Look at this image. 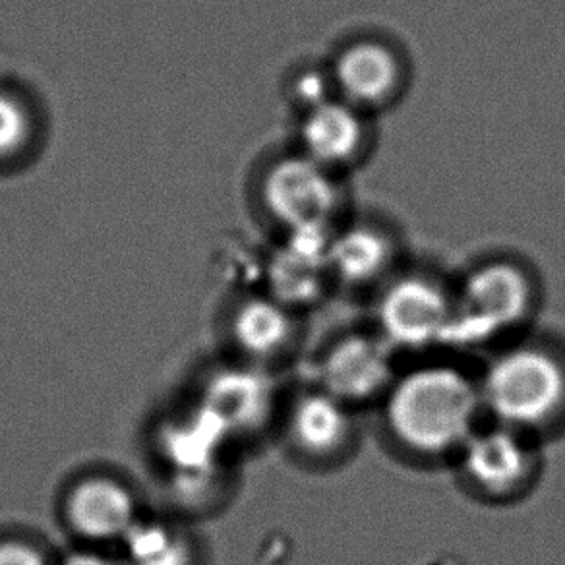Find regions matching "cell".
<instances>
[{
    "label": "cell",
    "instance_id": "6da1fadb",
    "mask_svg": "<svg viewBox=\"0 0 565 565\" xmlns=\"http://www.w3.org/2000/svg\"><path fill=\"white\" fill-rule=\"evenodd\" d=\"M380 405L393 446L426 463L454 461L487 416L479 374L446 359L401 369Z\"/></svg>",
    "mask_w": 565,
    "mask_h": 565
},
{
    "label": "cell",
    "instance_id": "7a4b0ae2",
    "mask_svg": "<svg viewBox=\"0 0 565 565\" xmlns=\"http://www.w3.org/2000/svg\"><path fill=\"white\" fill-rule=\"evenodd\" d=\"M484 413L539 438L565 423V353L546 339L503 347L479 372Z\"/></svg>",
    "mask_w": 565,
    "mask_h": 565
},
{
    "label": "cell",
    "instance_id": "3957f363",
    "mask_svg": "<svg viewBox=\"0 0 565 565\" xmlns=\"http://www.w3.org/2000/svg\"><path fill=\"white\" fill-rule=\"evenodd\" d=\"M539 307V282L521 262L487 259L465 275L456 291L448 345H484L521 330Z\"/></svg>",
    "mask_w": 565,
    "mask_h": 565
},
{
    "label": "cell",
    "instance_id": "277c9868",
    "mask_svg": "<svg viewBox=\"0 0 565 565\" xmlns=\"http://www.w3.org/2000/svg\"><path fill=\"white\" fill-rule=\"evenodd\" d=\"M456 291L428 274H397L380 287L374 330L395 353H428L448 345Z\"/></svg>",
    "mask_w": 565,
    "mask_h": 565
},
{
    "label": "cell",
    "instance_id": "5b68a950",
    "mask_svg": "<svg viewBox=\"0 0 565 565\" xmlns=\"http://www.w3.org/2000/svg\"><path fill=\"white\" fill-rule=\"evenodd\" d=\"M465 488L484 502H515L534 487L542 456L536 438L505 424H480L456 459Z\"/></svg>",
    "mask_w": 565,
    "mask_h": 565
},
{
    "label": "cell",
    "instance_id": "8992f818",
    "mask_svg": "<svg viewBox=\"0 0 565 565\" xmlns=\"http://www.w3.org/2000/svg\"><path fill=\"white\" fill-rule=\"evenodd\" d=\"M264 202L289 231H335L345 210L341 174L297 153L277 161L264 181Z\"/></svg>",
    "mask_w": 565,
    "mask_h": 565
},
{
    "label": "cell",
    "instance_id": "52a82bcc",
    "mask_svg": "<svg viewBox=\"0 0 565 565\" xmlns=\"http://www.w3.org/2000/svg\"><path fill=\"white\" fill-rule=\"evenodd\" d=\"M399 370L395 349L376 330L349 331L320 356L318 385L356 408L382 403Z\"/></svg>",
    "mask_w": 565,
    "mask_h": 565
},
{
    "label": "cell",
    "instance_id": "ba28073f",
    "mask_svg": "<svg viewBox=\"0 0 565 565\" xmlns=\"http://www.w3.org/2000/svg\"><path fill=\"white\" fill-rule=\"evenodd\" d=\"M339 99L370 117L399 102L408 86V68L387 41L362 38L339 49L330 68Z\"/></svg>",
    "mask_w": 565,
    "mask_h": 565
},
{
    "label": "cell",
    "instance_id": "9c48e42d",
    "mask_svg": "<svg viewBox=\"0 0 565 565\" xmlns=\"http://www.w3.org/2000/svg\"><path fill=\"white\" fill-rule=\"evenodd\" d=\"M372 118L335 95L305 113L300 153L343 177L369 158L374 141Z\"/></svg>",
    "mask_w": 565,
    "mask_h": 565
},
{
    "label": "cell",
    "instance_id": "30bf717a",
    "mask_svg": "<svg viewBox=\"0 0 565 565\" xmlns=\"http://www.w3.org/2000/svg\"><path fill=\"white\" fill-rule=\"evenodd\" d=\"M287 434L307 461L339 463L353 451L359 426L354 408L318 385L292 401Z\"/></svg>",
    "mask_w": 565,
    "mask_h": 565
},
{
    "label": "cell",
    "instance_id": "8fae6325",
    "mask_svg": "<svg viewBox=\"0 0 565 565\" xmlns=\"http://www.w3.org/2000/svg\"><path fill=\"white\" fill-rule=\"evenodd\" d=\"M399 246L387 231L369 223L339 225L328 248L331 279L351 289L382 287L395 275Z\"/></svg>",
    "mask_w": 565,
    "mask_h": 565
},
{
    "label": "cell",
    "instance_id": "7c38bea8",
    "mask_svg": "<svg viewBox=\"0 0 565 565\" xmlns=\"http://www.w3.org/2000/svg\"><path fill=\"white\" fill-rule=\"evenodd\" d=\"M64 515L74 533L87 541L126 539L138 523L132 492L110 477H87L72 487Z\"/></svg>",
    "mask_w": 565,
    "mask_h": 565
},
{
    "label": "cell",
    "instance_id": "4fadbf2b",
    "mask_svg": "<svg viewBox=\"0 0 565 565\" xmlns=\"http://www.w3.org/2000/svg\"><path fill=\"white\" fill-rule=\"evenodd\" d=\"M233 335L244 353L274 359L295 339L291 307L277 299L246 300L233 318Z\"/></svg>",
    "mask_w": 565,
    "mask_h": 565
},
{
    "label": "cell",
    "instance_id": "5bb4252c",
    "mask_svg": "<svg viewBox=\"0 0 565 565\" xmlns=\"http://www.w3.org/2000/svg\"><path fill=\"white\" fill-rule=\"evenodd\" d=\"M207 399H212L210 411L215 418L225 420L233 430H243L266 420L274 392L269 382L258 374L235 372L217 380L207 393Z\"/></svg>",
    "mask_w": 565,
    "mask_h": 565
},
{
    "label": "cell",
    "instance_id": "9a60e30c",
    "mask_svg": "<svg viewBox=\"0 0 565 565\" xmlns=\"http://www.w3.org/2000/svg\"><path fill=\"white\" fill-rule=\"evenodd\" d=\"M130 565H192L189 539L166 523H136L126 534Z\"/></svg>",
    "mask_w": 565,
    "mask_h": 565
},
{
    "label": "cell",
    "instance_id": "2e32d148",
    "mask_svg": "<svg viewBox=\"0 0 565 565\" xmlns=\"http://www.w3.org/2000/svg\"><path fill=\"white\" fill-rule=\"evenodd\" d=\"M30 110L17 95L0 89V161L18 158L32 140Z\"/></svg>",
    "mask_w": 565,
    "mask_h": 565
},
{
    "label": "cell",
    "instance_id": "e0dca14e",
    "mask_svg": "<svg viewBox=\"0 0 565 565\" xmlns=\"http://www.w3.org/2000/svg\"><path fill=\"white\" fill-rule=\"evenodd\" d=\"M292 95L300 109H315L323 102L335 97L333 82H331L330 71H307L300 74L297 82L292 84Z\"/></svg>",
    "mask_w": 565,
    "mask_h": 565
},
{
    "label": "cell",
    "instance_id": "ac0fdd59",
    "mask_svg": "<svg viewBox=\"0 0 565 565\" xmlns=\"http://www.w3.org/2000/svg\"><path fill=\"white\" fill-rule=\"evenodd\" d=\"M0 565H47V559L30 542L9 539L0 541Z\"/></svg>",
    "mask_w": 565,
    "mask_h": 565
},
{
    "label": "cell",
    "instance_id": "d6986e66",
    "mask_svg": "<svg viewBox=\"0 0 565 565\" xmlns=\"http://www.w3.org/2000/svg\"><path fill=\"white\" fill-rule=\"evenodd\" d=\"M63 565H120L110 559V557L99 556V554H86V552H79V554H72V556L64 559Z\"/></svg>",
    "mask_w": 565,
    "mask_h": 565
}]
</instances>
